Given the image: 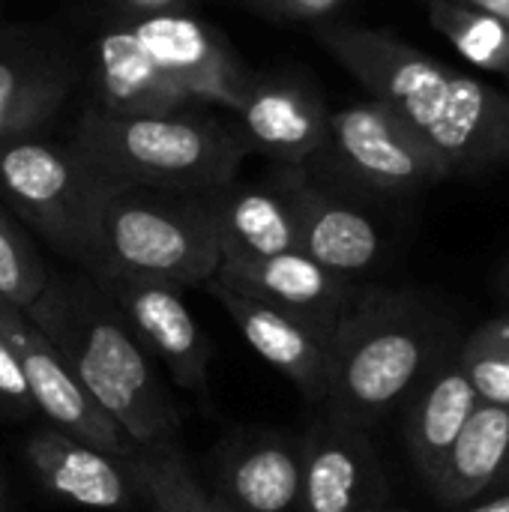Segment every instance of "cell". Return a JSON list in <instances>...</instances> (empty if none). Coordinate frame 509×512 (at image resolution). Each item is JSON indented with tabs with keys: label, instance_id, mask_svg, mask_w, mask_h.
Returning <instances> with one entry per match:
<instances>
[{
	"label": "cell",
	"instance_id": "cell-23",
	"mask_svg": "<svg viewBox=\"0 0 509 512\" xmlns=\"http://www.w3.org/2000/svg\"><path fill=\"white\" fill-rule=\"evenodd\" d=\"M132 483L138 489L141 507L150 512H237L222 495L204 489L186 459V453L177 447V441L168 444H150L138 447L132 456H126Z\"/></svg>",
	"mask_w": 509,
	"mask_h": 512
},
{
	"label": "cell",
	"instance_id": "cell-1",
	"mask_svg": "<svg viewBox=\"0 0 509 512\" xmlns=\"http://www.w3.org/2000/svg\"><path fill=\"white\" fill-rule=\"evenodd\" d=\"M321 45L393 108L447 165L474 177L509 165V93L420 51L390 30L321 21Z\"/></svg>",
	"mask_w": 509,
	"mask_h": 512
},
{
	"label": "cell",
	"instance_id": "cell-10",
	"mask_svg": "<svg viewBox=\"0 0 509 512\" xmlns=\"http://www.w3.org/2000/svg\"><path fill=\"white\" fill-rule=\"evenodd\" d=\"M90 279L117 306L144 351L165 363L174 384L186 390L207 387L213 345L177 285L123 273H93Z\"/></svg>",
	"mask_w": 509,
	"mask_h": 512
},
{
	"label": "cell",
	"instance_id": "cell-5",
	"mask_svg": "<svg viewBox=\"0 0 509 512\" xmlns=\"http://www.w3.org/2000/svg\"><path fill=\"white\" fill-rule=\"evenodd\" d=\"M219 264L207 192L108 180L93 228L90 276L123 273L192 288L210 282Z\"/></svg>",
	"mask_w": 509,
	"mask_h": 512
},
{
	"label": "cell",
	"instance_id": "cell-15",
	"mask_svg": "<svg viewBox=\"0 0 509 512\" xmlns=\"http://www.w3.org/2000/svg\"><path fill=\"white\" fill-rule=\"evenodd\" d=\"M24 459L39 486L66 504L114 512L141 507L126 459L102 453L63 429L45 426L33 432Z\"/></svg>",
	"mask_w": 509,
	"mask_h": 512
},
{
	"label": "cell",
	"instance_id": "cell-21",
	"mask_svg": "<svg viewBox=\"0 0 509 512\" xmlns=\"http://www.w3.org/2000/svg\"><path fill=\"white\" fill-rule=\"evenodd\" d=\"M509 453V408L480 402L429 477L444 504H465L498 483Z\"/></svg>",
	"mask_w": 509,
	"mask_h": 512
},
{
	"label": "cell",
	"instance_id": "cell-34",
	"mask_svg": "<svg viewBox=\"0 0 509 512\" xmlns=\"http://www.w3.org/2000/svg\"><path fill=\"white\" fill-rule=\"evenodd\" d=\"M6 492H3V471H0V498H3Z\"/></svg>",
	"mask_w": 509,
	"mask_h": 512
},
{
	"label": "cell",
	"instance_id": "cell-11",
	"mask_svg": "<svg viewBox=\"0 0 509 512\" xmlns=\"http://www.w3.org/2000/svg\"><path fill=\"white\" fill-rule=\"evenodd\" d=\"M213 279L282 312H291L327 336L336 333L339 321L363 294L351 285V279L330 273L300 249L255 261H222Z\"/></svg>",
	"mask_w": 509,
	"mask_h": 512
},
{
	"label": "cell",
	"instance_id": "cell-28",
	"mask_svg": "<svg viewBox=\"0 0 509 512\" xmlns=\"http://www.w3.org/2000/svg\"><path fill=\"white\" fill-rule=\"evenodd\" d=\"M255 9L276 15V18H291V21H324L330 18L345 0H246Z\"/></svg>",
	"mask_w": 509,
	"mask_h": 512
},
{
	"label": "cell",
	"instance_id": "cell-33",
	"mask_svg": "<svg viewBox=\"0 0 509 512\" xmlns=\"http://www.w3.org/2000/svg\"><path fill=\"white\" fill-rule=\"evenodd\" d=\"M501 285H504V291L509 294V264H507V270H504V276H501Z\"/></svg>",
	"mask_w": 509,
	"mask_h": 512
},
{
	"label": "cell",
	"instance_id": "cell-19",
	"mask_svg": "<svg viewBox=\"0 0 509 512\" xmlns=\"http://www.w3.org/2000/svg\"><path fill=\"white\" fill-rule=\"evenodd\" d=\"M93 78L99 108L108 114H162L189 105V99L150 66L123 21L96 36Z\"/></svg>",
	"mask_w": 509,
	"mask_h": 512
},
{
	"label": "cell",
	"instance_id": "cell-29",
	"mask_svg": "<svg viewBox=\"0 0 509 512\" xmlns=\"http://www.w3.org/2000/svg\"><path fill=\"white\" fill-rule=\"evenodd\" d=\"M120 18H141L159 12H186L192 0H111Z\"/></svg>",
	"mask_w": 509,
	"mask_h": 512
},
{
	"label": "cell",
	"instance_id": "cell-22",
	"mask_svg": "<svg viewBox=\"0 0 509 512\" xmlns=\"http://www.w3.org/2000/svg\"><path fill=\"white\" fill-rule=\"evenodd\" d=\"M69 96V75L60 63L24 51H0V144L36 135Z\"/></svg>",
	"mask_w": 509,
	"mask_h": 512
},
{
	"label": "cell",
	"instance_id": "cell-36",
	"mask_svg": "<svg viewBox=\"0 0 509 512\" xmlns=\"http://www.w3.org/2000/svg\"><path fill=\"white\" fill-rule=\"evenodd\" d=\"M363 512H381V510H363Z\"/></svg>",
	"mask_w": 509,
	"mask_h": 512
},
{
	"label": "cell",
	"instance_id": "cell-3",
	"mask_svg": "<svg viewBox=\"0 0 509 512\" xmlns=\"http://www.w3.org/2000/svg\"><path fill=\"white\" fill-rule=\"evenodd\" d=\"M96 171L138 186L213 192L237 180L252 153L246 135L216 117L177 108L162 114L84 111L69 144Z\"/></svg>",
	"mask_w": 509,
	"mask_h": 512
},
{
	"label": "cell",
	"instance_id": "cell-16",
	"mask_svg": "<svg viewBox=\"0 0 509 512\" xmlns=\"http://www.w3.org/2000/svg\"><path fill=\"white\" fill-rule=\"evenodd\" d=\"M234 114L249 147L267 153L282 168L303 165L327 144L330 111L312 87L291 78L249 75Z\"/></svg>",
	"mask_w": 509,
	"mask_h": 512
},
{
	"label": "cell",
	"instance_id": "cell-12",
	"mask_svg": "<svg viewBox=\"0 0 509 512\" xmlns=\"http://www.w3.org/2000/svg\"><path fill=\"white\" fill-rule=\"evenodd\" d=\"M204 288L210 291V297L219 300V306L228 312L240 336L261 360L282 372L309 402H324L330 357V336L324 330L225 282L210 279L204 282Z\"/></svg>",
	"mask_w": 509,
	"mask_h": 512
},
{
	"label": "cell",
	"instance_id": "cell-4",
	"mask_svg": "<svg viewBox=\"0 0 509 512\" xmlns=\"http://www.w3.org/2000/svg\"><path fill=\"white\" fill-rule=\"evenodd\" d=\"M432 333L405 294L363 291L330 336L327 417L372 429L429 372Z\"/></svg>",
	"mask_w": 509,
	"mask_h": 512
},
{
	"label": "cell",
	"instance_id": "cell-14",
	"mask_svg": "<svg viewBox=\"0 0 509 512\" xmlns=\"http://www.w3.org/2000/svg\"><path fill=\"white\" fill-rule=\"evenodd\" d=\"M300 447L303 512L381 510L384 477L360 429L327 417L300 438Z\"/></svg>",
	"mask_w": 509,
	"mask_h": 512
},
{
	"label": "cell",
	"instance_id": "cell-31",
	"mask_svg": "<svg viewBox=\"0 0 509 512\" xmlns=\"http://www.w3.org/2000/svg\"><path fill=\"white\" fill-rule=\"evenodd\" d=\"M468 512H509V495H501V498H495V501H489L483 507H474V510Z\"/></svg>",
	"mask_w": 509,
	"mask_h": 512
},
{
	"label": "cell",
	"instance_id": "cell-2",
	"mask_svg": "<svg viewBox=\"0 0 509 512\" xmlns=\"http://www.w3.org/2000/svg\"><path fill=\"white\" fill-rule=\"evenodd\" d=\"M21 312L135 447L177 441L180 411L171 393L144 345L93 279L48 273L45 288Z\"/></svg>",
	"mask_w": 509,
	"mask_h": 512
},
{
	"label": "cell",
	"instance_id": "cell-20",
	"mask_svg": "<svg viewBox=\"0 0 509 512\" xmlns=\"http://www.w3.org/2000/svg\"><path fill=\"white\" fill-rule=\"evenodd\" d=\"M477 405L480 396L468 381L465 369L459 366V360L429 369L423 375V384L408 408L405 438H408V453L426 480L435 474L438 462L459 438Z\"/></svg>",
	"mask_w": 509,
	"mask_h": 512
},
{
	"label": "cell",
	"instance_id": "cell-30",
	"mask_svg": "<svg viewBox=\"0 0 509 512\" xmlns=\"http://www.w3.org/2000/svg\"><path fill=\"white\" fill-rule=\"evenodd\" d=\"M453 3H462V6H471V9L489 12V15L501 18L504 24H509V0H453Z\"/></svg>",
	"mask_w": 509,
	"mask_h": 512
},
{
	"label": "cell",
	"instance_id": "cell-24",
	"mask_svg": "<svg viewBox=\"0 0 509 512\" xmlns=\"http://www.w3.org/2000/svg\"><path fill=\"white\" fill-rule=\"evenodd\" d=\"M429 21L468 63L498 75L509 93V24L453 0H429Z\"/></svg>",
	"mask_w": 509,
	"mask_h": 512
},
{
	"label": "cell",
	"instance_id": "cell-17",
	"mask_svg": "<svg viewBox=\"0 0 509 512\" xmlns=\"http://www.w3.org/2000/svg\"><path fill=\"white\" fill-rule=\"evenodd\" d=\"M213 492L237 512H303L300 438L267 432L225 444Z\"/></svg>",
	"mask_w": 509,
	"mask_h": 512
},
{
	"label": "cell",
	"instance_id": "cell-7",
	"mask_svg": "<svg viewBox=\"0 0 509 512\" xmlns=\"http://www.w3.org/2000/svg\"><path fill=\"white\" fill-rule=\"evenodd\" d=\"M324 147L354 180L378 192H417L450 177L444 159L378 99L330 111Z\"/></svg>",
	"mask_w": 509,
	"mask_h": 512
},
{
	"label": "cell",
	"instance_id": "cell-35",
	"mask_svg": "<svg viewBox=\"0 0 509 512\" xmlns=\"http://www.w3.org/2000/svg\"><path fill=\"white\" fill-rule=\"evenodd\" d=\"M6 510V495H3V498H0V512Z\"/></svg>",
	"mask_w": 509,
	"mask_h": 512
},
{
	"label": "cell",
	"instance_id": "cell-13",
	"mask_svg": "<svg viewBox=\"0 0 509 512\" xmlns=\"http://www.w3.org/2000/svg\"><path fill=\"white\" fill-rule=\"evenodd\" d=\"M276 183L282 186L294 225H297V249L327 267L336 276L366 273L381 258V234L369 216L339 201L327 189L315 186L303 165L282 168Z\"/></svg>",
	"mask_w": 509,
	"mask_h": 512
},
{
	"label": "cell",
	"instance_id": "cell-9",
	"mask_svg": "<svg viewBox=\"0 0 509 512\" xmlns=\"http://www.w3.org/2000/svg\"><path fill=\"white\" fill-rule=\"evenodd\" d=\"M0 336L15 351L36 414L48 420V426L75 435L84 444H93L111 456H132L138 447L126 438V432L87 396L78 378L69 372L54 345L27 321L18 306L0 300Z\"/></svg>",
	"mask_w": 509,
	"mask_h": 512
},
{
	"label": "cell",
	"instance_id": "cell-6",
	"mask_svg": "<svg viewBox=\"0 0 509 512\" xmlns=\"http://www.w3.org/2000/svg\"><path fill=\"white\" fill-rule=\"evenodd\" d=\"M108 180L72 147L39 135L0 144V195L18 219L84 273L93 264V228Z\"/></svg>",
	"mask_w": 509,
	"mask_h": 512
},
{
	"label": "cell",
	"instance_id": "cell-27",
	"mask_svg": "<svg viewBox=\"0 0 509 512\" xmlns=\"http://www.w3.org/2000/svg\"><path fill=\"white\" fill-rule=\"evenodd\" d=\"M0 411L12 414V417H33L36 414V405L30 399L21 363L3 336H0Z\"/></svg>",
	"mask_w": 509,
	"mask_h": 512
},
{
	"label": "cell",
	"instance_id": "cell-26",
	"mask_svg": "<svg viewBox=\"0 0 509 512\" xmlns=\"http://www.w3.org/2000/svg\"><path fill=\"white\" fill-rule=\"evenodd\" d=\"M48 270L27 234L0 210V300L27 309L45 288Z\"/></svg>",
	"mask_w": 509,
	"mask_h": 512
},
{
	"label": "cell",
	"instance_id": "cell-8",
	"mask_svg": "<svg viewBox=\"0 0 509 512\" xmlns=\"http://www.w3.org/2000/svg\"><path fill=\"white\" fill-rule=\"evenodd\" d=\"M150 66L171 81L189 102H216L237 111L249 84L222 33L186 12H159L141 18H120Z\"/></svg>",
	"mask_w": 509,
	"mask_h": 512
},
{
	"label": "cell",
	"instance_id": "cell-32",
	"mask_svg": "<svg viewBox=\"0 0 509 512\" xmlns=\"http://www.w3.org/2000/svg\"><path fill=\"white\" fill-rule=\"evenodd\" d=\"M498 483H509V453H507V462H504V471H501V477H498ZM495 483V486H498Z\"/></svg>",
	"mask_w": 509,
	"mask_h": 512
},
{
	"label": "cell",
	"instance_id": "cell-25",
	"mask_svg": "<svg viewBox=\"0 0 509 512\" xmlns=\"http://www.w3.org/2000/svg\"><path fill=\"white\" fill-rule=\"evenodd\" d=\"M459 366L480 402L509 408V315L489 321L465 342Z\"/></svg>",
	"mask_w": 509,
	"mask_h": 512
},
{
	"label": "cell",
	"instance_id": "cell-18",
	"mask_svg": "<svg viewBox=\"0 0 509 512\" xmlns=\"http://www.w3.org/2000/svg\"><path fill=\"white\" fill-rule=\"evenodd\" d=\"M222 261H255L297 249V225L282 186L237 183L207 192Z\"/></svg>",
	"mask_w": 509,
	"mask_h": 512
}]
</instances>
